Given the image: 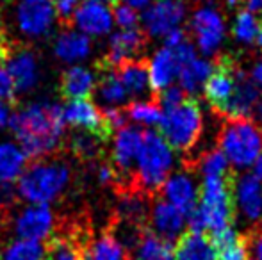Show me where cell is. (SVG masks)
<instances>
[{
    "label": "cell",
    "mask_w": 262,
    "mask_h": 260,
    "mask_svg": "<svg viewBox=\"0 0 262 260\" xmlns=\"http://www.w3.org/2000/svg\"><path fill=\"white\" fill-rule=\"evenodd\" d=\"M113 20L121 27V31H128V29H138L139 25V14L134 7L127 6L123 2H116L113 6Z\"/></svg>",
    "instance_id": "36"
},
{
    "label": "cell",
    "mask_w": 262,
    "mask_h": 260,
    "mask_svg": "<svg viewBox=\"0 0 262 260\" xmlns=\"http://www.w3.org/2000/svg\"><path fill=\"white\" fill-rule=\"evenodd\" d=\"M54 0H18L16 23L24 36L31 39L45 38L55 23Z\"/></svg>",
    "instance_id": "8"
},
{
    "label": "cell",
    "mask_w": 262,
    "mask_h": 260,
    "mask_svg": "<svg viewBox=\"0 0 262 260\" xmlns=\"http://www.w3.org/2000/svg\"><path fill=\"white\" fill-rule=\"evenodd\" d=\"M9 120H11V109L7 104L0 102V132L6 127H9Z\"/></svg>",
    "instance_id": "42"
},
{
    "label": "cell",
    "mask_w": 262,
    "mask_h": 260,
    "mask_svg": "<svg viewBox=\"0 0 262 260\" xmlns=\"http://www.w3.org/2000/svg\"><path fill=\"white\" fill-rule=\"evenodd\" d=\"M104 139H100L98 135L91 134V132H82L79 130L72 137V148L77 155L84 157V159H93L98 155L102 145H104Z\"/></svg>",
    "instance_id": "33"
},
{
    "label": "cell",
    "mask_w": 262,
    "mask_h": 260,
    "mask_svg": "<svg viewBox=\"0 0 262 260\" xmlns=\"http://www.w3.org/2000/svg\"><path fill=\"white\" fill-rule=\"evenodd\" d=\"M159 130L169 148L179 152H187L193 148L204 130V116L196 98L187 97L177 107L162 111Z\"/></svg>",
    "instance_id": "6"
},
{
    "label": "cell",
    "mask_w": 262,
    "mask_h": 260,
    "mask_svg": "<svg viewBox=\"0 0 262 260\" xmlns=\"http://www.w3.org/2000/svg\"><path fill=\"white\" fill-rule=\"evenodd\" d=\"M95 91H97L98 100L107 105V109L120 107L128 98L127 91H125L123 84L118 79L114 69H102V77L97 82V89Z\"/></svg>",
    "instance_id": "28"
},
{
    "label": "cell",
    "mask_w": 262,
    "mask_h": 260,
    "mask_svg": "<svg viewBox=\"0 0 262 260\" xmlns=\"http://www.w3.org/2000/svg\"><path fill=\"white\" fill-rule=\"evenodd\" d=\"M125 114L128 120L136 123H143V125H159L162 118V109L157 104V100H138L130 102L125 107Z\"/></svg>",
    "instance_id": "31"
},
{
    "label": "cell",
    "mask_w": 262,
    "mask_h": 260,
    "mask_svg": "<svg viewBox=\"0 0 262 260\" xmlns=\"http://www.w3.org/2000/svg\"><path fill=\"white\" fill-rule=\"evenodd\" d=\"M14 94H16V89H14V84L11 80L9 72H7L6 66L0 64V102H4V104L13 102Z\"/></svg>",
    "instance_id": "39"
},
{
    "label": "cell",
    "mask_w": 262,
    "mask_h": 260,
    "mask_svg": "<svg viewBox=\"0 0 262 260\" xmlns=\"http://www.w3.org/2000/svg\"><path fill=\"white\" fill-rule=\"evenodd\" d=\"M173 260H217V255L209 235L189 230L177 241Z\"/></svg>",
    "instance_id": "22"
},
{
    "label": "cell",
    "mask_w": 262,
    "mask_h": 260,
    "mask_svg": "<svg viewBox=\"0 0 262 260\" xmlns=\"http://www.w3.org/2000/svg\"><path fill=\"white\" fill-rule=\"evenodd\" d=\"M246 248H248V257L253 255L255 260H262V226H255L245 235Z\"/></svg>",
    "instance_id": "40"
},
{
    "label": "cell",
    "mask_w": 262,
    "mask_h": 260,
    "mask_svg": "<svg viewBox=\"0 0 262 260\" xmlns=\"http://www.w3.org/2000/svg\"><path fill=\"white\" fill-rule=\"evenodd\" d=\"M162 195V200L177 207L184 216H189L196 208L198 191L193 178L186 173H177L173 177H168L164 185L159 191Z\"/></svg>",
    "instance_id": "16"
},
{
    "label": "cell",
    "mask_w": 262,
    "mask_h": 260,
    "mask_svg": "<svg viewBox=\"0 0 262 260\" xmlns=\"http://www.w3.org/2000/svg\"><path fill=\"white\" fill-rule=\"evenodd\" d=\"M232 32H234L237 41L252 45L253 41H257V34H259V18L246 9L239 11L237 16H235Z\"/></svg>",
    "instance_id": "32"
},
{
    "label": "cell",
    "mask_w": 262,
    "mask_h": 260,
    "mask_svg": "<svg viewBox=\"0 0 262 260\" xmlns=\"http://www.w3.org/2000/svg\"><path fill=\"white\" fill-rule=\"evenodd\" d=\"M184 223H186V216H184L179 208L173 207L168 201L159 200L154 203L146 226H148L157 237L171 243L177 235H180V232H182V228H184Z\"/></svg>",
    "instance_id": "17"
},
{
    "label": "cell",
    "mask_w": 262,
    "mask_h": 260,
    "mask_svg": "<svg viewBox=\"0 0 262 260\" xmlns=\"http://www.w3.org/2000/svg\"><path fill=\"white\" fill-rule=\"evenodd\" d=\"M239 69H241V66H239L237 59L228 56V54L217 56L212 63V72H210L207 82L204 84V93L205 100L209 102L217 116L223 114L228 102L234 97Z\"/></svg>",
    "instance_id": "7"
},
{
    "label": "cell",
    "mask_w": 262,
    "mask_h": 260,
    "mask_svg": "<svg viewBox=\"0 0 262 260\" xmlns=\"http://www.w3.org/2000/svg\"><path fill=\"white\" fill-rule=\"evenodd\" d=\"M243 4H245L246 11H250V13H262V0H243Z\"/></svg>",
    "instance_id": "44"
},
{
    "label": "cell",
    "mask_w": 262,
    "mask_h": 260,
    "mask_svg": "<svg viewBox=\"0 0 262 260\" xmlns=\"http://www.w3.org/2000/svg\"><path fill=\"white\" fill-rule=\"evenodd\" d=\"M98 2H104V4H116L118 0H98Z\"/></svg>",
    "instance_id": "50"
},
{
    "label": "cell",
    "mask_w": 262,
    "mask_h": 260,
    "mask_svg": "<svg viewBox=\"0 0 262 260\" xmlns=\"http://www.w3.org/2000/svg\"><path fill=\"white\" fill-rule=\"evenodd\" d=\"M148 43V34L141 29H128L113 34L109 41V52L102 59V69H116L127 61L139 59V54Z\"/></svg>",
    "instance_id": "12"
},
{
    "label": "cell",
    "mask_w": 262,
    "mask_h": 260,
    "mask_svg": "<svg viewBox=\"0 0 262 260\" xmlns=\"http://www.w3.org/2000/svg\"><path fill=\"white\" fill-rule=\"evenodd\" d=\"M184 16H186L184 0H154L141 18L146 34L166 36L173 29H179Z\"/></svg>",
    "instance_id": "11"
},
{
    "label": "cell",
    "mask_w": 262,
    "mask_h": 260,
    "mask_svg": "<svg viewBox=\"0 0 262 260\" xmlns=\"http://www.w3.org/2000/svg\"><path fill=\"white\" fill-rule=\"evenodd\" d=\"M45 260H82V257H80V248L75 243L57 237L47 246Z\"/></svg>",
    "instance_id": "35"
},
{
    "label": "cell",
    "mask_w": 262,
    "mask_h": 260,
    "mask_svg": "<svg viewBox=\"0 0 262 260\" xmlns=\"http://www.w3.org/2000/svg\"><path fill=\"white\" fill-rule=\"evenodd\" d=\"M253 177L259 178L262 182V155L255 160V164H253Z\"/></svg>",
    "instance_id": "48"
},
{
    "label": "cell",
    "mask_w": 262,
    "mask_h": 260,
    "mask_svg": "<svg viewBox=\"0 0 262 260\" xmlns=\"http://www.w3.org/2000/svg\"><path fill=\"white\" fill-rule=\"evenodd\" d=\"M77 31L90 36H104L113 29V11L104 2L98 0H82L73 16Z\"/></svg>",
    "instance_id": "14"
},
{
    "label": "cell",
    "mask_w": 262,
    "mask_h": 260,
    "mask_svg": "<svg viewBox=\"0 0 262 260\" xmlns=\"http://www.w3.org/2000/svg\"><path fill=\"white\" fill-rule=\"evenodd\" d=\"M62 107L50 100H38L11 112L9 129L25 155L32 160L54 153L64 134Z\"/></svg>",
    "instance_id": "1"
},
{
    "label": "cell",
    "mask_w": 262,
    "mask_h": 260,
    "mask_svg": "<svg viewBox=\"0 0 262 260\" xmlns=\"http://www.w3.org/2000/svg\"><path fill=\"white\" fill-rule=\"evenodd\" d=\"M47 246L38 241L16 239L6 248L2 260H45Z\"/></svg>",
    "instance_id": "30"
},
{
    "label": "cell",
    "mask_w": 262,
    "mask_h": 260,
    "mask_svg": "<svg viewBox=\"0 0 262 260\" xmlns=\"http://www.w3.org/2000/svg\"><path fill=\"white\" fill-rule=\"evenodd\" d=\"M82 260H128V251L111 232L80 248Z\"/></svg>",
    "instance_id": "27"
},
{
    "label": "cell",
    "mask_w": 262,
    "mask_h": 260,
    "mask_svg": "<svg viewBox=\"0 0 262 260\" xmlns=\"http://www.w3.org/2000/svg\"><path fill=\"white\" fill-rule=\"evenodd\" d=\"M235 207L241 208V212L252 221L262 216V182L253 175H243L235 180Z\"/></svg>",
    "instance_id": "20"
},
{
    "label": "cell",
    "mask_w": 262,
    "mask_h": 260,
    "mask_svg": "<svg viewBox=\"0 0 262 260\" xmlns=\"http://www.w3.org/2000/svg\"><path fill=\"white\" fill-rule=\"evenodd\" d=\"M235 177L230 171L225 177H209L204 180L198 193L200 203L187 216V225L191 232L204 233L232 226L235 219Z\"/></svg>",
    "instance_id": "2"
},
{
    "label": "cell",
    "mask_w": 262,
    "mask_h": 260,
    "mask_svg": "<svg viewBox=\"0 0 262 260\" xmlns=\"http://www.w3.org/2000/svg\"><path fill=\"white\" fill-rule=\"evenodd\" d=\"M248 260H250V258H248Z\"/></svg>",
    "instance_id": "52"
},
{
    "label": "cell",
    "mask_w": 262,
    "mask_h": 260,
    "mask_svg": "<svg viewBox=\"0 0 262 260\" xmlns=\"http://www.w3.org/2000/svg\"><path fill=\"white\" fill-rule=\"evenodd\" d=\"M9 46L6 43V36H4V31H2V21H0V64L6 63L7 56H9Z\"/></svg>",
    "instance_id": "43"
},
{
    "label": "cell",
    "mask_w": 262,
    "mask_h": 260,
    "mask_svg": "<svg viewBox=\"0 0 262 260\" xmlns=\"http://www.w3.org/2000/svg\"><path fill=\"white\" fill-rule=\"evenodd\" d=\"M70 168L59 160H36L18 180V195L31 205H50L70 184Z\"/></svg>",
    "instance_id": "3"
},
{
    "label": "cell",
    "mask_w": 262,
    "mask_h": 260,
    "mask_svg": "<svg viewBox=\"0 0 262 260\" xmlns=\"http://www.w3.org/2000/svg\"><path fill=\"white\" fill-rule=\"evenodd\" d=\"M186 39H187V36L182 29H173V31H169L168 34L164 36V45H166V49H175V46H179L180 43H184Z\"/></svg>",
    "instance_id": "41"
},
{
    "label": "cell",
    "mask_w": 262,
    "mask_h": 260,
    "mask_svg": "<svg viewBox=\"0 0 262 260\" xmlns=\"http://www.w3.org/2000/svg\"><path fill=\"white\" fill-rule=\"evenodd\" d=\"M191 36L204 54H214L225 36V23L221 14L212 7L194 11L189 21Z\"/></svg>",
    "instance_id": "13"
},
{
    "label": "cell",
    "mask_w": 262,
    "mask_h": 260,
    "mask_svg": "<svg viewBox=\"0 0 262 260\" xmlns=\"http://www.w3.org/2000/svg\"><path fill=\"white\" fill-rule=\"evenodd\" d=\"M62 118L64 123L77 130L91 132L100 139H107L113 135L104 118V111L98 109L97 104L91 100H72L62 107Z\"/></svg>",
    "instance_id": "10"
},
{
    "label": "cell",
    "mask_w": 262,
    "mask_h": 260,
    "mask_svg": "<svg viewBox=\"0 0 262 260\" xmlns=\"http://www.w3.org/2000/svg\"><path fill=\"white\" fill-rule=\"evenodd\" d=\"M97 89V77L84 66H72L62 73L61 94L68 102L88 100Z\"/></svg>",
    "instance_id": "19"
},
{
    "label": "cell",
    "mask_w": 262,
    "mask_h": 260,
    "mask_svg": "<svg viewBox=\"0 0 262 260\" xmlns=\"http://www.w3.org/2000/svg\"><path fill=\"white\" fill-rule=\"evenodd\" d=\"M6 68L11 75L16 93H29L39 82V63L32 50L20 49L9 52L6 59Z\"/></svg>",
    "instance_id": "15"
},
{
    "label": "cell",
    "mask_w": 262,
    "mask_h": 260,
    "mask_svg": "<svg viewBox=\"0 0 262 260\" xmlns=\"http://www.w3.org/2000/svg\"><path fill=\"white\" fill-rule=\"evenodd\" d=\"M114 72H116L118 79L121 80V84H123L128 97L141 98V97H146L148 91H152V87H150L148 61L143 59V57L127 61V63L118 66Z\"/></svg>",
    "instance_id": "18"
},
{
    "label": "cell",
    "mask_w": 262,
    "mask_h": 260,
    "mask_svg": "<svg viewBox=\"0 0 262 260\" xmlns=\"http://www.w3.org/2000/svg\"><path fill=\"white\" fill-rule=\"evenodd\" d=\"M55 216L49 205H27L14 218V233L18 239L43 243L54 232Z\"/></svg>",
    "instance_id": "9"
},
{
    "label": "cell",
    "mask_w": 262,
    "mask_h": 260,
    "mask_svg": "<svg viewBox=\"0 0 262 260\" xmlns=\"http://www.w3.org/2000/svg\"><path fill=\"white\" fill-rule=\"evenodd\" d=\"M252 80L257 84V86L262 89V61L260 63H257L253 66V72H252Z\"/></svg>",
    "instance_id": "45"
},
{
    "label": "cell",
    "mask_w": 262,
    "mask_h": 260,
    "mask_svg": "<svg viewBox=\"0 0 262 260\" xmlns=\"http://www.w3.org/2000/svg\"><path fill=\"white\" fill-rule=\"evenodd\" d=\"M200 162V170L202 173L205 175V178L209 177H225V175L230 173V168H228V160L227 157L223 155L220 148L210 150L205 155H202V159L198 160Z\"/></svg>",
    "instance_id": "34"
},
{
    "label": "cell",
    "mask_w": 262,
    "mask_h": 260,
    "mask_svg": "<svg viewBox=\"0 0 262 260\" xmlns=\"http://www.w3.org/2000/svg\"><path fill=\"white\" fill-rule=\"evenodd\" d=\"M82 0H54L55 14L62 23H70L75 16L77 9H79Z\"/></svg>",
    "instance_id": "38"
},
{
    "label": "cell",
    "mask_w": 262,
    "mask_h": 260,
    "mask_svg": "<svg viewBox=\"0 0 262 260\" xmlns=\"http://www.w3.org/2000/svg\"><path fill=\"white\" fill-rule=\"evenodd\" d=\"M212 246L216 250L217 260H248V248H246L245 235L237 233L234 226L216 230L209 233Z\"/></svg>",
    "instance_id": "25"
},
{
    "label": "cell",
    "mask_w": 262,
    "mask_h": 260,
    "mask_svg": "<svg viewBox=\"0 0 262 260\" xmlns=\"http://www.w3.org/2000/svg\"><path fill=\"white\" fill-rule=\"evenodd\" d=\"M210 72H212V63L205 59H194L191 63L179 69V80L180 87L186 93H196L202 86L205 84V80L209 79Z\"/></svg>",
    "instance_id": "29"
},
{
    "label": "cell",
    "mask_w": 262,
    "mask_h": 260,
    "mask_svg": "<svg viewBox=\"0 0 262 260\" xmlns=\"http://www.w3.org/2000/svg\"><path fill=\"white\" fill-rule=\"evenodd\" d=\"M121 2L127 4V6H130V7H134V9H141V7H145L150 0H121Z\"/></svg>",
    "instance_id": "46"
},
{
    "label": "cell",
    "mask_w": 262,
    "mask_h": 260,
    "mask_svg": "<svg viewBox=\"0 0 262 260\" xmlns=\"http://www.w3.org/2000/svg\"><path fill=\"white\" fill-rule=\"evenodd\" d=\"M220 150L235 168H248L262 155V129L253 118H221Z\"/></svg>",
    "instance_id": "5"
},
{
    "label": "cell",
    "mask_w": 262,
    "mask_h": 260,
    "mask_svg": "<svg viewBox=\"0 0 262 260\" xmlns=\"http://www.w3.org/2000/svg\"><path fill=\"white\" fill-rule=\"evenodd\" d=\"M128 257L132 260H173V246L169 241L157 237L148 226H145Z\"/></svg>",
    "instance_id": "26"
},
{
    "label": "cell",
    "mask_w": 262,
    "mask_h": 260,
    "mask_svg": "<svg viewBox=\"0 0 262 260\" xmlns=\"http://www.w3.org/2000/svg\"><path fill=\"white\" fill-rule=\"evenodd\" d=\"M91 52V41L86 34L73 29H64L54 41V54L59 61L75 64L86 59Z\"/></svg>",
    "instance_id": "21"
},
{
    "label": "cell",
    "mask_w": 262,
    "mask_h": 260,
    "mask_svg": "<svg viewBox=\"0 0 262 260\" xmlns=\"http://www.w3.org/2000/svg\"><path fill=\"white\" fill-rule=\"evenodd\" d=\"M136 187L138 193L152 198L161 191L173 164V153L169 145L156 130L143 132V143L138 155Z\"/></svg>",
    "instance_id": "4"
},
{
    "label": "cell",
    "mask_w": 262,
    "mask_h": 260,
    "mask_svg": "<svg viewBox=\"0 0 262 260\" xmlns=\"http://www.w3.org/2000/svg\"><path fill=\"white\" fill-rule=\"evenodd\" d=\"M29 157L18 143L0 141V185H9L20 180L27 170Z\"/></svg>",
    "instance_id": "24"
},
{
    "label": "cell",
    "mask_w": 262,
    "mask_h": 260,
    "mask_svg": "<svg viewBox=\"0 0 262 260\" xmlns=\"http://www.w3.org/2000/svg\"><path fill=\"white\" fill-rule=\"evenodd\" d=\"M187 98V93L182 89V87H177V86H169L166 87L164 91H161V93L156 97L157 104L161 105L162 111H166V109H171V107H177L179 104H182L184 100Z\"/></svg>",
    "instance_id": "37"
},
{
    "label": "cell",
    "mask_w": 262,
    "mask_h": 260,
    "mask_svg": "<svg viewBox=\"0 0 262 260\" xmlns=\"http://www.w3.org/2000/svg\"><path fill=\"white\" fill-rule=\"evenodd\" d=\"M150 72V87H152L154 100L161 91L171 86L175 75H179V64L169 49H161L154 54V57L148 61Z\"/></svg>",
    "instance_id": "23"
},
{
    "label": "cell",
    "mask_w": 262,
    "mask_h": 260,
    "mask_svg": "<svg viewBox=\"0 0 262 260\" xmlns=\"http://www.w3.org/2000/svg\"><path fill=\"white\" fill-rule=\"evenodd\" d=\"M257 45H259L260 50H262V20H259V34H257Z\"/></svg>",
    "instance_id": "49"
},
{
    "label": "cell",
    "mask_w": 262,
    "mask_h": 260,
    "mask_svg": "<svg viewBox=\"0 0 262 260\" xmlns=\"http://www.w3.org/2000/svg\"><path fill=\"white\" fill-rule=\"evenodd\" d=\"M253 114H255V118H253V122L257 123V125L262 129V100H259V104L255 105V111H253Z\"/></svg>",
    "instance_id": "47"
},
{
    "label": "cell",
    "mask_w": 262,
    "mask_h": 260,
    "mask_svg": "<svg viewBox=\"0 0 262 260\" xmlns=\"http://www.w3.org/2000/svg\"><path fill=\"white\" fill-rule=\"evenodd\" d=\"M0 260H2V253H0Z\"/></svg>",
    "instance_id": "51"
}]
</instances>
